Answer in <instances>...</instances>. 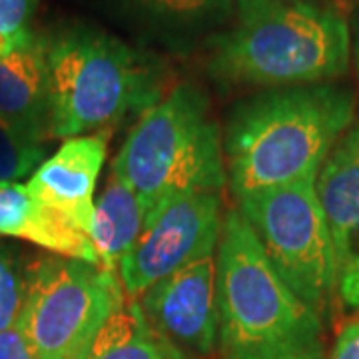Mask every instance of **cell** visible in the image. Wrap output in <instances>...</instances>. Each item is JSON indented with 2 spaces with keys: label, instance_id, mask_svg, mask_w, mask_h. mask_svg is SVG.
<instances>
[{
  "label": "cell",
  "instance_id": "cell-9",
  "mask_svg": "<svg viewBox=\"0 0 359 359\" xmlns=\"http://www.w3.org/2000/svg\"><path fill=\"white\" fill-rule=\"evenodd\" d=\"M144 318L182 351L210 355L218 346L216 254L202 256L138 295Z\"/></svg>",
  "mask_w": 359,
  "mask_h": 359
},
{
  "label": "cell",
  "instance_id": "cell-6",
  "mask_svg": "<svg viewBox=\"0 0 359 359\" xmlns=\"http://www.w3.org/2000/svg\"><path fill=\"white\" fill-rule=\"evenodd\" d=\"M124 304L118 273L50 256L26 273L18 325L36 359H82L108 318Z\"/></svg>",
  "mask_w": 359,
  "mask_h": 359
},
{
  "label": "cell",
  "instance_id": "cell-22",
  "mask_svg": "<svg viewBox=\"0 0 359 359\" xmlns=\"http://www.w3.org/2000/svg\"><path fill=\"white\" fill-rule=\"evenodd\" d=\"M330 359H359V321L347 325L339 334Z\"/></svg>",
  "mask_w": 359,
  "mask_h": 359
},
{
  "label": "cell",
  "instance_id": "cell-13",
  "mask_svg": "<svg viewBox=\"0 0 359 359\" xmlns=\"http://www.w3.org/2000/svg\"><path fill=\"white\" fill-rule=\"evenodd\" d=\"M48 66L44 39L32 40L0 60V118L48 138Z\"/></svg>",
  "mask_w": 359,
  "mask_h": 359
},
{
  "label": "cell",
  "instance_id": "cell-19",
  "mask_svg": "<svg viewBox=\"0 0 359 359\" xmlns=\"http://www.w3.org/2000/svg\"><path fill=\"white\" fill-rule=\"evenodd\" d=\"M40 0H0V34L32 36V18Z\"/></svg>",
  "mask_w": 359,
  "mask_h": 359
},
{
  "label": "cell",
  "instance_id": "cell-23",
  "mask_svg": "<svg viewBox=\"0 0 359 359\" xmlns=\"http://www.w3.org/2000/svg\"><path fill=\"white\" fill-rule=\"evenodd\" d=\"M34 39H36V34H32V36H22V39L0 34V60L6 58V56H11L14 50H18V48H22L26 44H30Z\"/></svg>",
  "mask_w": 359,
  "mask_h": 359
},
{
  "label": "cell",
  "instance_id": "cell-8",
  "mask_svg": "<svg viewBox=\"0 0 359 359\" xmlns=\"http://www.w3.org/2000/svg\"><path fill=\"white\" fill-rule=\"evenodd\" d=\"M219 233V192L184 194L158 205L118 266L126 297H138L194 259L216 254Z\"/></svg>",
  "mask_w": 359,
  "mask_h": 359
},
{
  "label": "cell",
  "instance_id": "cell-18",
  "mask_svg": "<svg viewBox=\"0 0 359 359\" xmlns=\"http://www.w3.org/2000/svg\"><path fill=\"white\" fill-rule=\"evenodd\" d=\"M26 276L16 257L0 248V332L14 325L25 306Z\"/></svg>",
  "mask_w": 359,
  "mask_h": 359
},
{
  "label": "cell",
  "instance_id": "cell-17",
  "mask_svg": "<svg viewBox=\"0 0 359 359\" xmlns=\"http://www.w3.org/2000/svg\"><path fill=\"white\" fill-rule=\"evenodd\" d=\"M46 160V140L0 118V184L18 182Z\"/></svg>",
  "mask_w": 359,
  "mask_h": 359
},
{
  "label": "cell",
  "instance_id": "cell-4",
  "mask_svg": "<svg viewBox=\"0 0 359 359\" xmlns=\"http://www.w3.org/2000/svg\"><path fill=\"white\" fill-rule=\"evenodd\" d=\"M222 359H278L320 344V320L271 266L240 210L222 219L216 252Z\"/></svg>",
  "mask_w": 359,
  "mask_h": 359
},
{
  "label": "cell",
  "instance_id": "cell-21",
  "mask_svg": "<svg viewBox=\"0 0 359 359\" xmlns=\"http://www.w3.org/2000/svg\"><path fill=\"white\" fill-rule=\"evenodd\" d=\"M337 290L346 306L359 309V259L337 276Z\"/></svg>",
  "mask_w": 359,
  "mask_h": 359
},
{
  "label": "cell",
  "instance_id": "cell-2",
  "mask_svg": "<svg viewBox=\"0 0 359 359\" xmlns=\"http://www.w3.org/2000/svg\"><path fill=\"white\" fill-rule=\"evenodd\" d=\"M351 62V32L335 8L306 0H236V22L210 42L219 84L292 88L327 84Z\"/></svg>",
  "mask_w": 359,
  "mask_h": 359
},
{
  "label": "cell",
  "instance_id": "cell-1",
  "mask_svg": "<svg viewBox=\"0 0 359 359\" xmlns=\"http://www.w3.org/2000/svg\"><path fill=\"white\" fill-rule=\"evenodd\" d=\"M355 116L353 92L335 84L264 90L230 116L224 160L233 196L318 178Z\"/></svg>",
  "mask_w": 359,
  "mask_h": 359
},
{
  "label": "cell",
  "instance_id": "cell-24",
  "mask_svg": "<svg viewBox=\"0 0 359 359\" xmlns=\"http://www.w3.org/2000/svg\"><path fill=\"white\" fill-rule=\"evenodd\" d=\"M278 359H321V347L320 344H313V346L297 349V351H292V353L282 355Z\"/></svg>",
  "mask_w": 359,
  "mask_h": 359
},
{
  "label": "cell",
  "instance_id": "cell-20",
  "mask_svg": "<svg viewBox=\"0 0 359 359\" xmlns=\"http://www.w3.org/2000/svg\"><path fill=\"white\" fill-rule=\"evenodd\" d=\"M0 359H36L18 321L8 330L0 332Z\"/></svg>",
  "mask_w": 359,
  "mask_h": 359
},
{
  "label": "cell",
  "instance_id": "cell-11",
  "mask_svg": "<svg viewBox=\"0 0 359 359\" xmlns=\"http://www.w3.org/2000/svg\"><path fill=\"white\" fill-rule=\"evenodd\" d=\"M316 192L334 240L337 276L359 259V124L321 164Z\"/></svg>",
  "mask_w": 359,
  "mask_h": 359
},
{
  "label": "cell",
  "instance_id": "cell-14",
  "mask_svg": "<svg viewBox=\"0 0 359 359\" xmlns=\"http://www.w3.org/2000/svg\"><path fill=\"white\" fill-rule=\"evenodd\" d=\"M144 219L146 214L138 194L110 168L106 188L94 202L90 222V240L96 250L100 268L118 273L122 257L128 254L136 238L140 236Z\"/></svg>",
  "mask_w": 359,
  "mask_h": 359
},
{
  "label": "cell",
  "instance_id": "cell-25",
  "mask_svg": "<svg viewBox=\"0 0 359 359\" xmlns=\"http://www.w3.org/2000/svg\"><path fill=\"white\" fill-rule=\"evenodd\" d=\"M351 56H353V65H355V72L359 78V30L355 34V40L351 42Z\"/></svg>",
  "mask_w": 359,
  "mask_h": 359
},
{
  "label": "cell",
  "instance_id": "cell-12",
  "mask_svg": "<svg viewBox=\"0 0 359 359\" xmlns=\"http://www.w3.org/2000/svg\"><path fill=\"white\" fill-rule=\"evenodd\" d=\"M0 236L36 244L50 254L98 266L88 233L76 228L60 212L40 204L26 184H0Z\"/></svg>",
  "mask_w": 359,
  "mask_h": 359
},
{
  "label": "cell",
  "instance_id": "cell-3",
  "mask_svg": "<svg viewBox=\"0 0 359 359\" xmlns=\"http://www.w3.org/2000/svg\"><path fill=\"white\" fill-rule=\"evenodd\" d=\"M48 138H74L116 126L164 98V72L148 54L112 34L74 26L44 39Z\"/></svg>",
  "mask_w": 359,
  "mask_h": 359
},
{
  "label": "cell",
  "instance_id": "cell-16",
  "mask_svg": "<svg viewBox=\"0 0 359 359\" xmlns=\"http://www.w3.org/2000/svg\"><path fill=\"white\" fill-rule=\"evenodd\" d=\"M134 4L168 32L192 34L226 22L236 0H134Z\"/></svg>",
  "mask_w": 359,
  "mask_h": 359
},
{
  "label": "cell",
  "instance_id": "cell-5",
  "mask_svg": "<svg viewBox=\"0 0 359 359\" xmlns=\"http://www.w3.org/2000/svg\"><path fill=\"white\" fill-rule=\"evenodd\" d=\"M112 170L138 194L146 218L176 196L219 192L228 182L224 140L204 90L180 82L142 112Z\"/></svg>",
  "mask_w": 359,
  "mask_h": 359
},
{
  "label": "cell",
  "instance_id": "cell-10",
  "mask_svg": "<svg viewBox=\"0 0 359 359\" xmlns=\"http://www.w3.org/2000/svg\"><path fill=\"white\" fill-rule=\"evenodd\" d=\"M110 130L74 136L40 164L26 188L39 200L60 212L90 236L94 212V190L102 172Z\"/></svg>",
  "mask_w": 359,
  "mask_h": 359
},
{
  "label": "cell",
  "instance_id": "cell-15",
  "mask_svg": "<svg viewBox=\"0 0 359 359\" xmlns=\"http://www.w3.org/2000/svg\"><path fill=\"white\" fill-rule=\"evenodd\" d=\"M82 359H184V351L144 318L138 299L128 297L90 344Z\"/></svg>",
  "mask_w": 359,
  "mask_h": 359
},
{
  "label": "cell",
  "instance_id": "cell-7",
  "mask_svg": "<svg viewBox=\"0 0 359 359\" xmlns=\"http://www.w3.org/2000/svg\"><path fill=\"white\" fill-rule=\"evenodd\" d=\"M238 210L287 287L311 309L321 308L337 290V264L316 178L250 194Z\"/></svg>",
  "mask_w": 359,
  "mask_h": 359
}]
</instances>
